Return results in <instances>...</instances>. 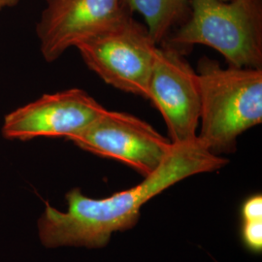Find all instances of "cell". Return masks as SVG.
I'll return each mask as SVG.
<instances>
[{"label": "cell", "instance_id": "10", "mask_svg": "<svg viewBox=\"0 0 262 262\" xmlns=\"http://www.w3.org/2000/svg\"><path fill=\"white\" fill-rule=\"evenodd\" d=\"M240 239L244 248L250 253L261 254L262 220L241 221Z\"/></svg>", "mask_w": 262, "mask_h": 262}, {"label": "cell", "instance_id": "12", "mask_svg": "<svg viewBox=\"0 0 262 262\" xmlns=\"http://www.w3.org/2000/svg\"><path fill=\"white\" fill-rule=\"evenodd\" d=\"M19 0H0V11L5 8H11L16 6Z\"/></svg>", "mask_w": 262, "mask_h": 262}, {"label": "cell", "instance_id": "2", "mask_svg": "<svg viewBox=\"0 0 262 262\" xmlns=\"http://www.w3.org/2000/svg\"><path fill=\"white\" fill-rule=\"evenodd\" d=\"M195 71L201 99L197 138L216 156L234 152L238 137L262 122V68H224L202 56Z\"/></svg>", "mask_w": 262, "mask_h": 262}, {"label": "cell", "instance_id": "4", "mask_svg": "<svg viewBox=\"0 0 262 262\" xmlns=\"http://www.w3.org/2000/svg\"><path fill=\"white\" fill-rule=\"evenodd\" d=\"M158 47L146 26L132 17L76 46L84 63L106 84L145 99Z\"/></svg>", "mask_w": 262, "mask_h": 262}, {"label": "cell", "instance_id": "1", "mask_svg": "<svg viewBox=\"0 0 262 262\" xmlns=\"http://www.w3.org/2000/svg\"><path fill=\"white\" fill-rule=\"evenodd\" d=\"M227 163L228 159L211 152L198 138L172 143L159 166L134 187L104 198L86 196L80 187H73L66 194V211L46 201L36 225L39 242L46 249H103L115 233L137 225L142 208L154 197L185 179L215 172Z\"/></svg>", "mask_w": 262, "mask_h": 262}, {"label": "cell", "instance_id": "3", "mask_svg": "<svg viewBox=\"0 0 262 262\" xmlns=\"http://www.w3.org/2000/svg\"><path fill=\"white\" fill-rule=\"evenodd\" d=\"M162 44L183 55L205 45L228 66L262 68L261 0H190L187 19Z\"/></svg>", "mask_w": 262, "mask_h": 262}, {"label": "cell", "instance_id": "11", "mask_svg": "<svg viewBox=\"0 0 262 262\" xmlns=\"http://www.w3.org/2000/svg\"><path fill=\"white\" fill-rule=\"evenodd\" d=\"M241 221L262 220V194L253 193L247 197L240 206Z\"/></svg>", "mask_w": 262, "mask_h": 262}, {"label": "cell", "instance_id": "6", "mask_svg": "<svg viewBox=\"0 0 262 262\" xmlns=\"http://www.w3.org/2000/svg\"><path fill=\"white\" fill-rule=\"evenodd\" d=\"M148 100L161 114L172 143L196 139L201 106L198 76L182 53L165 44L156 52Z\"/></svg>", "mask_w": 262, "mask_h": 262}, {"label": "cell", "instance_id": "9", "mask_svg": "<svg viewBox=\"0 0 262 262\" xmlns=\"http://www.w3.org/2000/svg\"><path fill=\"white\" fill-rule=\"evenodd\" d=\"M126 9L139 13L150 37L159 46L173 28H178L190 13V0H122Z\"/></svg>", "mask_w": 262, "mask_h": 262}, {"label": "cell", "instance_id": "7", "mask_svg": "<svg viewBox=\"0 0 262 262\" xmlns=\"http://www.w3.org/2000/svg\"><path fill=\"white\" fill-rule=\"evenodd\" d=\"M122 0H46L36 26L40 51L48 62L69 48L95 37L128 19Z\"/></svg>", "mask_w": 262, "mask_h": 262}, {"label": "cell", "instance_id": "8", "mask_svg": "<svg viewBox=\"0 0 262 262\" xmlns=\"http://www.w3.org/2000/svg\"><path fill=\"white\" fill-rule=\"evenodd\" d=\"M106 108L80 89L44 94L5 116L1 128L8 140L69 137L80 133Z\"/></svg>", "mask_w": 262, "mask_h": 262}, {"label": "cell", "instance_id": "5", "mask_svg": "<svg viewBox=\"0 0 262 262\" xmlns=\"http://www.w3.org/2000/svg\"><path fill=\"white\" fill-rule=\"evenodd\" d=\"M67 140L95 156L120 161L142 177L157 168L172 147L169 138L150 123L128 113L107 109Z\"/></svg>", "mask_w": 262, "mask_h": 262}]
</instances>
